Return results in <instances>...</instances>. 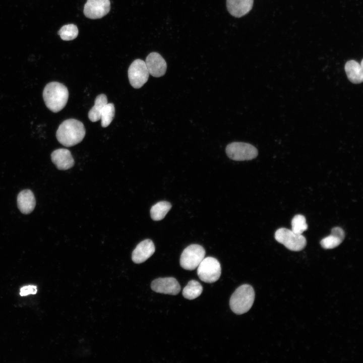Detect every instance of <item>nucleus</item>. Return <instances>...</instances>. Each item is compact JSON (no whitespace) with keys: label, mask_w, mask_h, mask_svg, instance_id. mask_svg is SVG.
I'll return each mask as SVG.
<instances>
[{"label":"nucleus","mask_w":363,"mask_h":363,"mask_svg":"<svg viewBox=\"0 0 363 363\" xmlns=\"http://www.w3.org/2000/svg\"><path fill=\"white\" fill-rule=\"evenodd\" d=\"M85 133V129L82 122L70 118L64 120L59 125L56 136L61 144L66 147H72L83 140Z\"/></svg>","instance_id":"obj_1"},{"label":"nucleus","mask_w":363,"mask_h":363,"mask_svg":"<svg viewBox=\"0 0 363 363\" xmlns=\"http://www.w3.org/2000/svg\"><path fill=\"white\" fill-rule=\"evenodd\" d=\"M43 97L47 107L53 112H57L66 106L69 98V91L64 84L52 82L44 87Z\"/></svg>","instance_id":"obj_2"},{"label":"nucleus","mask_w":363,"mask_h":363,"mask_svg":"<svg viewBox=\"0 0 363 363\" xmlns=\"http://www.w3.org/2000/svg\"><path fill=\"white\" fill-rule=\"evenodd\" d=\"M255 299V292L250 285L243 284L238 287L231 295L229 306L236 314L247 313L252 307Z\"/></svg>","instance_id":"obj_3"},{"label":"nucleus","mask_w":363,"mask_h":363,"mask_svg":"<svg viewBox=\"0 0 363 363\" xmlns=\"http://www.w3.org/2000/svg\"><path fill=\"white\" fill-rule=\"evenodd\" d=\"M275 238L278 243L292 251H301L307 244L306 239L304 235L295 233L292 230L285 228L278 229L275 233Z\"/></svg>","instance_id":"obj_4"},{"label":"nucleus","mask_w":363,"mask_h":363,"mask_svg":"<svg viewBox=\"0 0 363 363\" xmlns=\"http://www.w3.org/2000/svg\"><path fill=\"white\" fill-rule=\"evenodd\" d=\"M221 273L220 264L213 257L204 258L198 266V276L204 282H215L219 279Z\"/></svg>","instance_id":"obj_5"},{"label":"nucleus","mask_w":363,"mask_h":363,"mask_svg":"<svg viewBox=\"0 0 363 363\" xmlns=\"http://www.w3.org/2000/svg\"><path fill=\"white\" fill-rule=\"evenodd\" d=\"M225 151L227 156L235 161L252 160L258 154L257 148L253 145L239 142H234L228 144Z\"/></svg>","instance_id":"obj_6"},{"label":"nucleus","mask_w":363,"mask_h":363,"mask_svg":"<svg viewBox=\"0 0 363 363\" xmlns=\"http://www.w3.org/2000/svg\"><path fill=\"white\" fill-rule=\"evenodd\" d=\"M205 253L204 248L199 245L193 244L188 246L180 256L181 267L188 270L195 269L205 258Z\"/></svg>","instance_id":"obj_7"},{"label":"nucleus","mask_w":363,"mask_h":363,"mask_svg":"<svg viewBox=\"0 0 363 363\" xmlns=\"http://www.w3.org/2000/svg\"><path fill=\"white\" fill-rule=\"evenodd\" d=\"M149 73L145 62L135 59L128 69V78L131 86L136 89L142 87L148 81Z\"/></svg>","instance_id":"obj_8"},{"label":"nucleus","mask_w":363,"mask_h":363,"mask_svg":"<svg viewBox=\"0 0 363 363\" xmlns=\"http://www.w3.org/2000/svg\"><path fill=\"white\" fill-rule=\"evenodd\" d=\"M110 9L109 0H87L84 7V14L89 19H96L107 15Z\"/></svg>","instance_id":"obj_9"},{"label":"nucleus","mask_w":363,"mask_h":363,"mask_svg":"<svg viewBox=\"0 0 363 363\" xmlns=\"http://www.w3.org/2000/svg\"><path fill=\"white\" fill-rule=\"evenodd\" d=\"M155 292L171 295H176L180 290V286L173 277L158 278L154 280L151 284Z\"/></svg>","instance_id":"obj_10"},{"label":"nucleus","mask_w":363,"mask_h":363,"mask_svg":"<svg viewBox=\"0 0 363 363\" xmlns=\"http://www.w3.org/2000/svg\"><path fill=\"white\" fill-rule=\"evenodd\" d=\"M145 62L149 74L152 76L160 77L165 74L167 64L165 59L159 53L151 52L146 57Z\"/></svg>","instance_id":"obj_11"},{"label":"nucleus","mask_w":363,"mask_h":363,"mask_svg":"<svg viewBox=\"0 0 363 363\" xmlns=\"http://www.w3.org/2000/svg\"><path fill=\"white\" fill-rule=\"evenodd\" d=\"M155 250L153 242L149 239H145L140 242L133 250L132 259L135 263H143L154 254Z\"/></svg>","instance_id":"obj_12"},{"label":"nucleus","mask_w":363,"mask_h":363,"mask_svg":"<svg viewBox=\"0 0 363 363\" xmlns=\"http://www.w3.org/2000/svg\"><path fill=\"white\" fill-rule=\"evenodd\" d=\"M51 159L59 170L69 169L74 165L71 153L67 149L60 148L53 151L51 154Z\"/></svg>","instance_id":"obj_13"},{"label":"nucleus","mask_w":363,"mask_h":363,"mask_svg":"<svg viewBox=\"0 0 363 363\" xmlns=\"http://www.w3.org/2000/svg\"><path fill=\"white\" fill-rule=\"evenodd\" d=\"M254 0H226V7L229 14L236 18L247 14L252 9Z\"/></svg>","instance_id":"obj_14"},{"label":"nucleus","mask_w":363,"mask_h":363,"mask_svg":"<svg viewBox=\"0 0 363 363\" xmlns=\"http://www.w3.org/2000/svg\"><path fill=\"white\" fill-rule=\"evenodd\" d=\"M36 201L34 194L29 190L22 191L17 197V205L20 211L23 214L31 213L35 206Z\"/></svg>","instance_id":"obj_15"},{"label":"nucleus","mask_w":363,"mask_h":363,"mask_svg":"<svg viewBox=\"0 0 363 363\" xmlns=\"http://www.w3.org/2000/svg\"><path fill=\"white\" fill-rule=\"evenodd\" d=\"M345 237L344 230L339 227L332 229L331 234L322 239L320 242L322 247L325 249H330L338 246Z\"/></svg>","instance_id":"obj_16"},{"label":"nucleus","mask_w":363,"mask_h":363,"mask_svg":"<svg viewBox=\"0 0 363 363\" xmlns=\"http://www.w3.org/2000/svg\"><path fill=\"white\" fill-rule=\"evenodd\" d=\"M344 69L348 80L353 84H359L363 80L362 67L354 60H349L345 65Z\"/></svg>","instance_id":"obj_17"},{"label":"nucleus","mask_w":363,"mask_h":363,"mask_svg":"<svg viewBox=\"0 0 363 363\" xmlns=\"http://www.w3.org/2000/svg\"><path fill=\"white\" fill-rule=\"evenodd\" d=\"M107 103L106 96L104 94L98 95L95 99L94 105L88 112L89 119L92 122H95L100 119L101 110Z\"/></svg>","instance_id":"obj_18"},{"label":"nucleus","mask_w":363,"mask_h":363,"mask_svg":"<svg viewBox=\"0 0 363 363\" xmlns=\"http://www.w3.org/2000/svg\"><path fill=\"white\" fill-rule=\"evenodd\" d=\"M171 207V204L167 201H160L157 203L150 209L151 218L154 221L163 219Z\"/></svg>","instance_id":"obj_19"},{"label":"nucleus","mask_w":363,"mask_h":363,"mask_svg":"<svg viewBox=\"0 0 363 363\" xmlns=\"http://www.w3.org/2000/svg\"><path fill=\"white\" fill-rule=\"evenodd\" d=\"M203 287L197 281L192 280L190 281L183 290V295L187 299H194L202 293Z\"/></svg>","instance_id":"obj_20"},{"label":"nucleus","mask_w":363,"mask_h":363,"mask_svg":"<svg viewBox=\"0 0 363 363\" xmlns=\"http://www.w3.org/2000/svg\"><path fill=\"white\" fill-rule=\"evenodd\" d=\"M115 114V108L113 103H107L102 108L101 115V125L103 128L108 126L113 120Z\"/></svg>","instance_id":"obj_21"},{"label":"nucleus","mask_w":363,"mask_h":363,"mask_svg":"<svg viewBox=\"0 0 363 363\" xmlns=\"http://www.w3.org/2000/svg\"><path fill=\"white\" fill-rule=\"evenodd\" d=\"M63 40L69 41L76 38L78 35V29L76 25L70 24L64 25L58 32Z\"/></svg>","instance_id":"obj_22"},{"label":"nucleus","mask_w":363,"mask_h":363,"mask_svg":"<svg viewBox=\"0 0 363 363\" xmlns=\"http://www.w3.org/2000/svg\"><path fill=\"white\" fill-rule=\"evenodd\" d=\"M308 229L306 218L301 214L295 215L291 220V230L295 233L302 234Z\"/></svg>","instance_id":"obj_23"},{"label":"nucleus","mask_w":363,"mask_h":363,"mask_svg":"<svg viewBox=\"0 0 363 363\" xmlns=\"http://www.w3.org/2000/svg\"><path fill=\"white\" fill-rule=\"evenodd\" d=\"M37 291V287L34 285H27L22 287L20 289V294L22 296L29 294H34Z\"/></svg>","instance_id":"obj_24"}]
</instances>
